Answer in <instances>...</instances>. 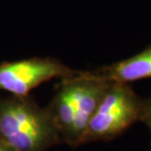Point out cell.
I'll list each match as a JSON object with an SVG mask.
<instances>
[{
  "label": "cell",
  "instance_id": "obj_1",
  "mask_svg": "<svg viewBox=\"0 0 151 151\" xmlns=\"http://www.w3.org/2000/svg\"><path fill=\"white\" fill-rule=\"evenodd\" d=\"M109 83L93 71H78L62 80L47 106L61 142L72 147L83 144L89 123Z\"/></svg>",
  "mask_w": 151,
  "mask_h": 151
},
{
  "label": "cell",
  "instance_id": "obj_2",
  "mask_svg": "<svg viewBox=\"0 0 151 151\" xmlns=\"http://www.w3.org/2000/svg\"><path fill=\"white\" fill-rule=\"evenodd\" d=\"M0 138L15 151H46L61 142L47 107L29 96L0 99Z\"/></svg>",
  "mask_w": 151,
  "mask_h": 151
},
{
  "label": "cell",
  "instance_id": "obj_3",
  "mask_svg": "<svg viewBox=\"0 0 151 151\" xmlns=\"http://www.w3.org/2000/svg\"><path fill=\"white\" fill-rule=\"evenodd\" d=\"M145 115L142 99L128 83H110L93 115L83 144L109 141L120 137Z\"/></svg>",
  "mask_w": 151,
  "mask_h": 151
},
{
  "label": "cell",
  "instance_id": "obj_4",
  "mask_svg": "<svg viewBox=\"0 0 151 151\" xmlns=\"http://www.w3.org/2000/svg\"><path fill=\"white\" fill-rule=\"evenodd\" d=\"M58 60L52 58H32L0 65V90L14 96H28L39 84L52 78H67L77 75Z\"/></svg>",
  "mask_w": 151,
  "mask_h": 151
},
{
  "label": "cell",
  "instance_id": "obj_5",
  "mask_svg": "<svg viewBox=\"0 0 151 151\" xmlns=\"http://www.w3.org/2000/svg\"><path fill=\"white\" fill-rule=\"evenodd\" d=\"M93 72L110 83L129 84L132 81L149 78H151V46L129 58L104 66Z\"/></svg>",
  "mask_w": 151,
  "mask_h": 151
},
{
  "label": "cell",
  "instance_id": "obj_6",
  "mask_svg": "<svg viewBox=\"0 0 151 151\" xmlns=\"http://www.w3.org/2000/svg\"><path fill=\"white\" fill-rule=\"evenodd\" d=\"M142 122L147 126L151 134V96L145 99V115H144ZM151 151V141H150V150Z\"/></svg>",
  "mask_w": 151,
  "mask_h": 151
},
{
  "label": "cell",
  "instance_id": "obj_7",
  "mask_svg": "<svg viewBox=\"0 0 151 151\" xmlns=\"http://www.w3.org/2000/svg\"><path fill=\"white\" fill-rule=\"evenodd\" d=\"M0 151H15V150L0 138Z\"/></svg>",
  "mask_w": 151,
  "mask_h": 151
}]
</instances>
